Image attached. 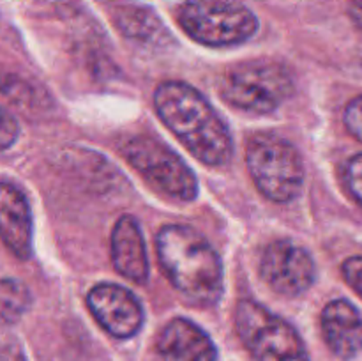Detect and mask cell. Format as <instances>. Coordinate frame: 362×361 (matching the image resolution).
<instances>
[{
  "label": "cell",
  "instance_id": "cell-17",
  "mask_svg": "<svg viewBox=\"0 0 362 361\" xmlns=\"http://www.w3.org/2000/svg\"><path fill=\"white\" fill-rule=\"evenodd\" d=\"M343 120H345V126L350 134L362 142V96H357L346 105Z\"/></svg>",
  "mask_w": 362,
  "mask_h": 361
},
{
  "label": "cell",
  "instance_id": "cell-14",
  "mask_svg": "<svg viewBox=\"0 0 362 361\" xmlns=\"http://www.w3.org/2000/svg\"><path fill=\"white\" fill-rule=\"evenodd\" d=\"M113 20L120 32L134 41L152 42L165 35V28L159 18L145 7L122 6L113 13Z\"/></svg>",
  "mask_w": 362,
  "mask_h": 361
},
{
  "label": "cell",
  "instance_id": "cell-15",
  "mask_svg": "<svg viewBox=\"0 0 362 361\" xmlns=\"http://www.w3.org/2000/svg\"><path fill=\"white\" fill-rule=\"evenodd\" d=\"M30 306V292L20 280H0V322L13 324L20 321Z\"/></svg>",
  "mask_w": 362,
  "mask_h": 361
},
{
  "label": "cell",
  "instance_id": "cell-13",
  "mask_svg": "<svg viewBox=\"0 0 362 361\" xmlns=\"http://www.w3.org/2000/svg\"><path fill=\"white\" fill-rule=\"evenodd\" d=\"M112 260L117 271L134 283L148 276L147 250L140 225L133 216H120L112 232Z\"/></svg>",
  "mask_w": 362,
  "mask_h": 361
},
{
  "label": "cell",
  "instance_id": "cell-16",
  "mask_svg": "<svg viewBox=\"0 0 362 361\" xmlns=\"http://www.w3.org/2000/svg\"><path fill=\"white\" fill-rule=\"evenodd\" d=\"M345 180L350 193L362 205V154L354 156L345 168Z\"/></svg>",
  "mask_w": 362,
  "mask_h": 361
},
{
  "label": "cell",
  "instance_id": "cell-8",
  "mask_svg": "<svg viewBox=\"0 0 362 361\" xmlns=\"http://www.w3.org/2000/svg\"><path fill=\"white\" fill-rule=\"evenodd\" d=\"M260 273L278 294L299 296L313 285L317 269L304 248L290 241H274L262 255Z\"/></svg>",
  "mask_w": 362,
  "mask_h": 361
},
{
  "label": "cell",
  "instance_id": "cell-7",
  "mask_svg": "<svg viewBox=\"0 0 362 361\" xmlns=\"http://www.w3.org/2000/svg\"><path fill=\"white\" fill-rule=\"evenodd\" d=\"M124 158L152 186L168 197L193 200L198 183L193 170L172 149L151 137H133L124 142Z\"/></svg>",
  "mask_w": 362,
  "mask_h": 361
},
{
  "label": "cell",
  "instance_id": "cell-18",
  "mask_svg": "<svg viewBox=\"0 0 362 361\" xmlns=\"http://www.w3.org/2000/svg\"><path fill=\"white\" fill-rule=\"evenodd\" d=\"M18 133H20V127H18L14 117L0 108V151L9 149L16 142Z\"/></svg>",
  "mask_w": 362,
  "mask_h": 361
},
{
  "label": "cell",
  "instance_id": "cell-4",
  "mask_svg": "<svg viewBox=\"0 0 362 361\" xmlns=\"http://www.w3.org/2000/svg\"><path fill=\"white\" fill-rule=\"evenodd\" d=\"M247 170L255 186L272 202H290L304 183V165L290 142L274 134H260L246 151Z\"/></svg>",
  "mask_w": 362,
  "mask_h": 361
},
{
  "label": "cell",
  "instance_id": "cell-3",
  "mask_svg": "<svg viewBox=\"0 0 362 361\" xmlns=\"http://www.w3.org/2000/svg\"><path fill=\"white\" fill-rule=\"evenodd\" d=\"M177 21L191 39L214 48L240 45L258 30L253 11L232 0H186Z\"/></svg>",
  "mask_w": 362,
  "mask_h": 361
},
{
  "label": "cell",
  "instance_id": "cell-10",
  "mask_svg": "<svg viewBox=\"0 0 362 361\" xmlns=\"http://www.w3.org/2000/svg\"><path fill=\"white\" fill-rule=\"evenodd\" d=\"M163 361H216L218 350L211 336L187 319H173L158 336Z\"/></svg>",
  "mask_w": 362,
  "mask_h": 361
},
{
  "label": "cell",
  "instance_id": "cell-11",
  "mask_svg": "<svg viewBox=\"0 0 362 361\" xmlns=\"http://www.w3.org/2000/svg\"><path fill=\"white\" fill-rule=\"evenodd\" d=\"M32 211L25 195L9 183H0V239L18 258L32 253Z\"/></svg>",
  "mask_w": 362,
  "mask_h": 361
},
{
  "label": "cell",
  "instance_id": "cell-1",
  "mask_svg": "<svg viewBox=\"0 0 362 361\" xmlns=\"http://www.w3.org/2000/svg\"><path fill=\"white\" fill-rule=\"evenodd\" d=\"M159 119L186 145L187 151L211 166L232 158V137L211 103L184 81H165L154 92Z\"/></svg>",
  "mask_w": 362,
  "mask_h": 361
},
{
  "label": "cell",
  "instance_id": "cell-2",
  "mask_svg": "<svg viewBox=\"0 0 362 361\" xmlns=\"http://www.w3.org/2000/svg\"><path fill=\"white\" fill-rule=\"evenodd\" d=\"M158 258L172 285L198 304L223 292V264L207 239L187 225H165L156 237Z\"/></svg>",
  "mask_w": 362,
  "mask_h": 361
},
{
  "label": "cell",
  "instance_id": "cell-5",
  "mask_svg": "<svg viewBox=\"0 0 362 361\" xmlns=\"http://www.w3.org/2000/svg\"><path fill=\"white\" fill-rule=\"evenodd\" d=\"M235 328L255 361H310L299 333L257 301L237 304Z\"/></svg>",
  "mask_w": 362,
  "mask_h": 361
},
{
  "label": "cell",
  "instance_id": "cell-21",
  "mask_svg": "<svg viewBox=\"0 0 362 361\" xmlns=\"http://www.w3.org/2000/svg\"><path fill=\"white\" fill-rule=\"evenodd\" d=\"M350 6H352L354 16H356V20L359 21L362 27V0H350Z\"/></svg>",
  "mask_w": 362,
  "mask_h": 361
},
{
  "label": "cell",
  "instance_id": "cell-6",
  "mask_svg": "<svg viewBox=\"0 0 362 361\" xmlns=\"http://www.w3.org/2000/svg\"><path fill=\"white\" fill-rule=\"evenodd\" d=\"M293 91L288 71L267 60L244 62L223 76L221 96L239 110L269 113L278 108Z\"/></svg>",
  "mask_w": 362,
  "mask_h": 361
},
{
  "label": "cell",
  "instance_id": "cell-12",
  "mask_svg": "<svg viewBox=\"0 0 362 361\" xmlns=\"http://www.w3.org/2000/svg\"><path fill=\"white\" fill-rule=\"evenodd\" d=\"M322 333L329 349L341 360L362 350V315L345 299L331 301L322 311Z\"/></svg>",
  "mask_w": 362,
  "mask_h": 361
},
{
  "label": "cell",
  "instance_id": "cell-9",
  "mask_svg": "<svg viewBox=\"0 0 362 361\" xmlns=\"http://www.w3.org/2000/svg\"><path fill=\"white\" fill-rule=\"evenodd\" d=\"M90 314L115 338H131L144 324V310L133 294L115 283H99L87 296Z\"/></svg>",
  "mask_w": 362,
  "mask_h": 361
},
{
  "label": "cell",
  "instance_id": "cell-20",
  "mask_svg": "<svg viewBox=\"0 0 362 361\" xmlns=\"http://www.w3.org/2000/svg\"><path fill=\"white\" fill-rule=\"evenodd\" d=\"M341 271L349 285L362 297V257H350L343 262Z\"/></svg>",
  "mask_w": 362,
  "mask_h": 361
},
{
  "label": "cell",
  "instance_id": "cell-19",
  "mask_svg": "<svg viewBox=\"0 0 362 361\" xmlns=\"http://www.w3.org/2000/svg\"><path fill=\"white\" fill-rule=\"evenodd\" d=\"M0 361H27L20 342L9 333L0 331Z\"/></svg>",
  "mask_w": 362,
  "mask_h": 361
}]
</instances>
